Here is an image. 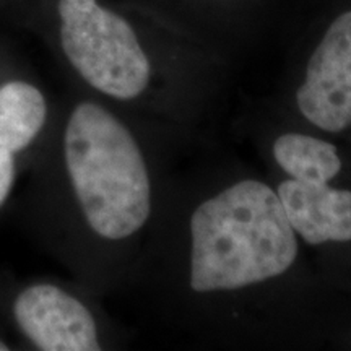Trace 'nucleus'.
I'll use <instances>...</instances> for the list:
<instances>
[{
	"label": "nucleus",
	"mask_w": 351,
	"mask_h": 351,
	"mask_svg": "<svg viewBox=\"0 0 351 351\" xmlns=\"http://www.w3.org/2000/svg\"><path fill=\"white\" fill-rule=\"evenodd\" d=\"M153 234L171 327L245 348L317 339L324 280L269 174L238 161L173 171Z\"/></svg>",
	"instance_id": "obj_1"
},
{
	"label": "nucleus",
	"mask_w": 351,
	"mask_h": 351,
	"mask_svg": "<svg viewBox=\"0 0 351 351\" xmlns=\"http://www.w3.org/2000/svg\"><path fill=\"white\" fill-rule=\"evenodd\" d=\"M64 166L83 225L104 243L153 231L169 173H161L130 125L98 101H80L62 137Z\"/></svg>",
	"instance_id": "obj_2"
},
{
	"label": "nucleus",
	"mask_w": 351,
	"mask_h": 351,
	"mask_svg": "<svg viewBox=\"0 0 351 351\" xmlns=\"http://www.w3.org/2000/svg\"><path fill=\"white\" fill-rule=\"evenodd\" d=\"M59 38L69 64L91 90L119 103H148L156 124L186 150L217 109L158 77L132 23L98 0H59Z\"/></svg>",
	"instance_id": "obj_3"
},
{
	"label": "nucleus",
	"mask_w": 351,
	"mask_h": 351,
	"mask_svg": "<svg viewBox=\"0 0 351 351\" xmlns=\"http://www.w3.org/2000/svg\"><path fill=\"white\" fill-rule=\"evenodd\" d=\"M276 119L324 135L351 129V10L327 26L276 101Z\"/></svg>",
	"instance_id": "obj_4"
},
{
	"label": "nucleus",
	"mask_w": 351,
	"mask_h": 351,
	"mask_svg": "<svg viewBox=\"0 0 351 351\" xmlns=\"http://www.w3.org/2000/svg\"><path fill=\"white\" fill-rule=\"evenodd\" d=\"M16 324L43 351H99L103 341L85 302L51 283L26 288L13 306Z\"/></svg>",
	"instance_id": "obj_5"
},
{
	"label": "nucleus",
	"mask_w": 351,
	"mask_h": 351,
	"mask_svg": "<svg viewBox=\"0 0 351 351\" xmlns=\"http://www.w3.org/2000/svg\"><path fill=\"white\" fill-rule=\"evenodd\" d=\"M275 192L293 231L311 254L351 243V191L335 184L274 178Z\"/></svg>",
	"instance_id": "obj_6"
},
{
	"label": "nucleus",
	"mask_w": 351,
	"mask_h": 351,
	"mask_svg": "<svg viewBox=\"0 0 351 351\" xmlns=\"http://www.w3.org/2000/svg\"><path fill=\"white\" fill-rule=\"evenodd\" d=\"M269 176L309 184H333L343 169L339 147L304 125L276 119L262 134Z\"/></svg>",
	"instance_id": "obj_7"
},
{
	"label": "nucleus",
	"mask_w": 351,
	"mask_h": 351,
	"mask_svg": "<svg viewBox=\"0 0 351 351\" xmlns=\"http://www.w3.org/2000/svg\"><path fill=\"white\" fill-rule=\"evenodd\" d=\"M47 104L38 88L25 82L0 86V142L19 153L41 132Z\"/></svg>",
	"instance_id": "obj_8"
},
{
	"label": "nucleus",
	"mask_w": 351,
	"mask_h": 351,
	"mask_svg": "<svg viewBox=\"0 0 351 351\" xmlns=\"http://www.w3.org/2000/svg\"><path fill=\"white\" fill-rule=\"evenodd\" d=\"M15 178V153L0 142V207L10 194Z\"/></svg>",
	"instance_id": "obj_9"
},
{
	"label": "nucleus",
	"mask_w": 351,
	"mask_h": 351,
	"mask_svg": "<svg viewBox=\"0 0 351 351\" xmlns=\"http://www.w3.org/2000/svg\"><path fill=\"white\" fill-rule=\"evenodd\" d=\"M7 350H8V346H7L5 343H3L2 340H0V351H7Z\"/></svg>",
	"instance_id": "obj_10"
}]
</instances>
